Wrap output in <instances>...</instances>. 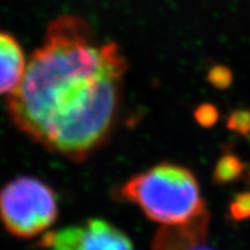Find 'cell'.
<instances>
[{
	"mask_svg": "<svg viewBox=\"0 0 250 250\" xmlns=\"http://www.w3.org/2000/svg\"><path fill=\"white\" fill-rule=\"evenodd\" d=\"M126 69L118 43L100 42L81 17H58L8 95L9 118L47 151L84 161L115 130Z\"/></svg>",
	"mask_w": 250,
	"mask_h": 250,
	"instance_id": "obj_1",
	"label": "cell"
},
{
	"mask_svg": "<svg viewBox=\"0 0 250 250\" xmlns=\"http://www.w3.org/2000/svg\"><path fill=\"white\" fill-rule=\"evenodd\" d=\"M116 194L162 226L185 224L207 211L197 176L190 168L172 162L133 175Z\"/></svg>",
	"mask_w": 250,
	"mask_h": 250,
	"instance_id": "obj_2",
	"label": "cell"
},
{
	"mask_svg": "<svg viewBox=\"0 0 250 250\" xmlns=\"http://www.w3.org/2000/svg\"><path fill=\"white\" fill-rule=\"evenodd\" d=\"M59 217L54 189L35 176H20L0 189V221L20 239H33L50 230Z\"/></svg>",
	"mask_w": 250,
	"mask_h": 250,
	"instance_id": "obj_3",
	"label": "cell"
},
{
	"mask_svg": "<svg viewBox=\"0 0 250 250\" xmlns=\"http://www.w3.org/2000/svg\"><path fill=\"white\" fill-rule=\"evenodd\" d=\"M41 241L47 250H134L124 231L100 218L46 232Z\"/></svg>",
	"mask_w": 250,
	"mask_h": 250,
	"instance_id": "obj_4",
	"label": "cell"
},
{
	"mask_svg": "<svg viewBox=\"0 0 250 250\" xmlns=\"http://www.w3.org/2000/svg\"><path fill=\"white\" fill-rule=\"evenodd\" d=\"M208 209L189 222L162 226L155 235L152 250H214L207 244Z\"/></svg>",
	"mask_w": 250,
	"mask_h": 250,
	"instance_id": "obj_5",
	"label": "cell"
},
{
	"mask_svg": "<svg viewBox=\"0 0 250 250\" xmlns=\"http://www.w3.org/2000/svg\"><path fill=\"white\" fill-rule=\"evenodd\" d=\"M26 66V55L20 41L13 35L0 31V96H8L18 87Z\"/></svg>",
	"mask_w": 250,
	"mask_h": 250,
	"instance_id": "obj_6",
	"label": "cell"
},
{
	"mask_svg": "<svg viewBox=\"0 0 250 250\" xmlns=\"http://www.w3.org/2000/svg\"><path fill=\"white\" fill-rule=\"evenodd\" d=\"M244 168H245V165L236 156L231 153L225 155L216 166L214 180L218 183H231L243 174Z\"/></svg>",
	"mask_w": 250,
	"mask_h": 250,
	"instance_id": "obj_7",
	"label": "cell"
},
{
	"mask_svg": "<svg viewBox=\"0 0 250 250\" xmlns=\"http://www.w3.org/2000/svg\"><path fill=\"white\" fill-rule=\"evenodd\" d=\"M229 128L243 135L250 134V111L249 110H237L232 112L229 119Z\"/></svg>",
	"mask_w": 250,
	"mask_h": 250,
	"instance_id": "obj_8",
	"label": "cell"
},
{
	"mask_svg": "<svg viewBox=\"0 0 250 250\" xmlns=\"http://www.w3.org/2000/svg\"><path fill=\"white\" fill-rule=\"evenodd\" d=\"M231 216L235 220H245L250 217V193H241L236 195L231 203Z\"/></svg>",
	"mask_w": 250,
	"mask_h": 250,
	"instance_id": "obj_9",
	"label": "cell"
},
{
	"mask_svg": "<svg viewBox=\"0 0 250 250\" xmlns=\"http://www.w3.org/2000/svg\"><path fill=\"white\" fill-rule=\"evenodd\" d=\"M208 79L214 87L226 88V87L230 86L231 81H232V74L226 66H214L213 69L209 72Z\"/></svg>",
	"mask_w": 250,
	"mask_h": 250,
	"instance_id": "obj_10",
	"label": "cell"
},
{
	"mask_svg": "<svg viewBox=\"0 0 250 250\" xmlns=\"http://www.w3.org/2000/svg\"><path fill=\"white\" fill-rule=\"evenodd\" d=\"M217 118L218 114L213 106H202V107H199L197 111L198 122L202 123L203 125H207V126L213 124V123L217 120Z\"/></svg>",
	"mask_w": 250,
	"mask_h": 250,
	"instance_id": "obj_11",
	"label": "cell"
}]
</instances>
